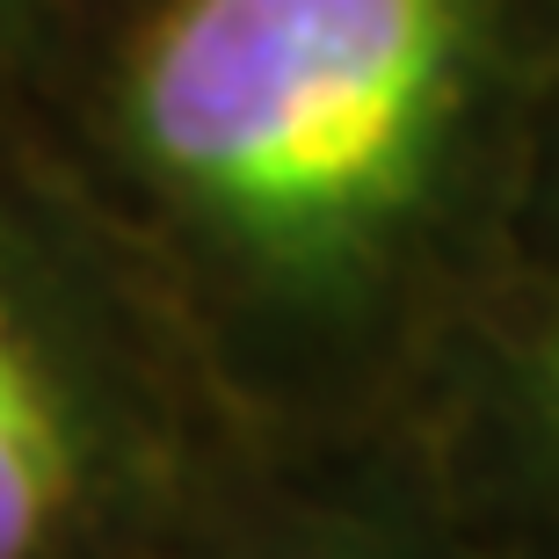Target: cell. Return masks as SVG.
Returning a JSON list of instances; mask_svg holds the SVG:
<instances>
[{
    "label": "cell",
    "mask_w": 559,
    "mask_h": 559,
    "mask_svg": "<svg viewBox=\"0 0 559 559\" xmlns=\"http://www.w3.org/2000/svg\"><path fill=\"white\" fill-rule=\"evenodd\" d=\"M559 0H124L95 131L262 400L385 436L516 197Z\"/></svg>",
    "instance_id": "6da1fadb"
},
{
    "label": "cell",
    "mask_w": 559,
    "mask_h": 559,
    "mask_svg": "<svg viewBox=\"0 0 559 559\" xmlns=\"http://www.w3.org/2000/svg\"><path fill=\"white\" fill-rule=\"evenodd\" d=\"M385 436L473 559H559V81L495 248Z\"/></svg>",
    "instance_id": "7a4b0ae2"
},
{
    "label": "cell",
    "mask_w": 559,
    "mask_h": 559,
    "mask_svg": "<svg viewBox=\"0 0 559 559\" xmlns=\"http://www.w3.org/2000/svg\"><path fill=\"white\" fill-rule=\"evenodd\" d=\"M160 429L87 334H51L0 290V559H95L153 501Z\"/></svg>",
    "instance_id": "3957f363"
},
{
    "label": "cell",
    "mask_w": 559,
    "mask_h": 559,
    "mask_svg": "<svg viewBox=\"0 0 559 559\" xmlns=\"http://www.w3.org/2000/svg\"><path fill=\"white\" fill-rule=\"evenodd\" d=\"M356 451L364 457L349 473V495L233 531L204 559H473L421 495V479L407 473L393 436H364Z\"/></svg>",
    "instance_id": "277c9868"
}]
</instances>
